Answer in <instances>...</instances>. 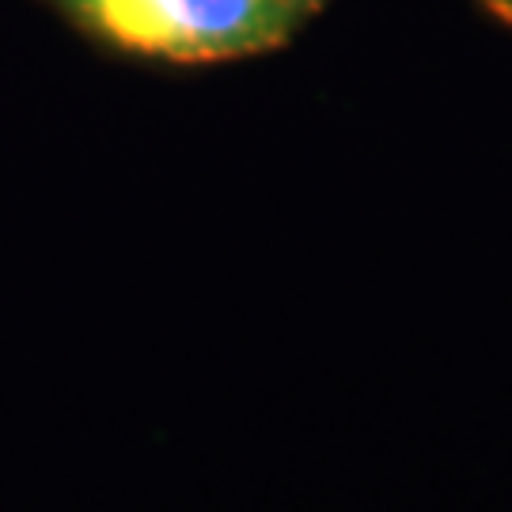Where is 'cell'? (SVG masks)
Listing matches in <instances>:
<instances>
[{
    "label": "cell",
    "instance_id": "cell-2",
    "mask_svg": "<svg viewBox=\"0 0 512 512\" xmlns=\"http://www.w3.org/2000/svg\"><path fill=\"white\" fill-rule=\"evenodd\" d=\"M486 4H490V8H497L505 19H512V0H486Z\"/></svg>",
    "mask_w": 512,
    "mask_h": 512
},
{
    "label": "cell",
    "instance_id": "cell-1",
    "mask_svg": "<svg viewBox=\"0 0 512 512\" xmlns=\"http://www.w3.org/2000/svg\"><path fill=\"white\" fill-rule=\"evenodd\" d=\"M92 38L160 61H224L270 50L319 0H50Z\"/></svg>",
    "mask_w": 512,
    "mask_h": 512
}]
</instances>
